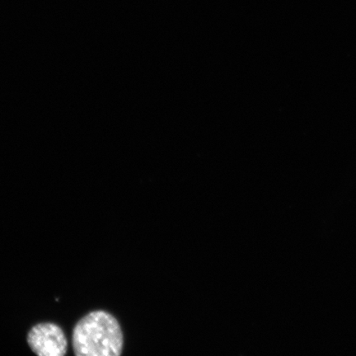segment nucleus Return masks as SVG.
Here are the masks:
<instances>
[{"mask_svg":"<svg viewBox=\"0 0 356 356\" xmlns=\"http://www.w3.org/2000/svg\"><path fill=\"white\" fill-rule=\"evenodd\" d=\"M28 343L40 356H64L68 347L64 331L53 323L35 325L28 334Z\"/></svg>","mask_w":356,"mask_h":356,"instance_id":"nucleus-2","label":"nucleus"},{"mask_svg":"<svg viewBox=\"0 0 356 356\" xmlns=\"http://www.w3.org/2000/svg\"><path fill=\"white\" fill-rule=\"evenodd\" d=\"M73 348L78 356H118L123 333L118 319L104 310L90 312L75 325Z\"/></svg>","mask_w":356,"mask_h":356,"instance_id":"nucleus-1","label":"nucleus"}]
</instances>
